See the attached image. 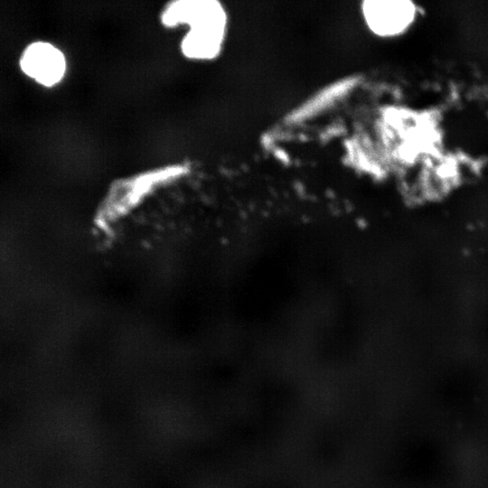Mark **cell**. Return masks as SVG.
I'll list each match as a JSON object with an SVG mask.
<instances>
[{
  "mask_svg": "<svg viewBox=\"0 0 488 488\" xmlns=\"http://www.w3.org/2000/svg\"><path fill=\"white\" fill-rule=\"evenodd\" d=\"M362 8L370 28L383 36L402 33L416 17V6L408 0H368Z\"/></svg>",
  "mask_w": 488,
  "mask_h": 488,
  "instance_id": "277c9868",
  "label": "cell"
},
{
  "mask_svg": "<svg viewBox=\"0 0 488 488\" xmlns=\"http://www.w3.org/2000/svg\"><path fill=\"white\" fill-rule=\"evenodd\" d=\"M167 27L186 25L188 31L181 42L183 54L192 60L215 58L225 37L227 16L216 0H179L170 3L161 14Z\"/></svg>",
  "mask_w": 488,
  "mask_h": 488,
  "instance_id": "6da1fadb",
  "label": "cell"
},
{
  "mask_svg": "<svg viewBox=\"0 0 488 488\" xmlns=\"http://www.w3.org/2000/svg\"><path fill=\"white\" fill-rule=\"evenodd\" d=\"M20 67L29 78L45 87L59 83L66 73L63 52L47 42L31 43L23 52Z\"/></svg>",
  "mask_w": 488,
  "mask_h": 488,
  "instance_id": "3957f363",
  "label": "cell"
},
{
  "mask_svg": "<svg viewBox=\"0 0 488 488\" xmlns=\"http://www.w3.org/2000/svg\"><path fill=\"white\" fill-rule=\"evenodd\" d=\"M183 166H171L119 181L102 202L100 218L107 223L126 218L156 186L183 174Z\"/></svg>",
  "mask_w": 488,
  "mask_h": 488,
  "instance_id": "7a4b0ae2",
  "label": "cell"
}]
</instances>
